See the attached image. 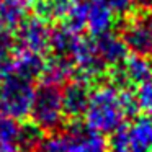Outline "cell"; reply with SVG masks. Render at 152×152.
Returning a JSON list of instances; mask_svg holds the SVG:
<instances>
[{"label":"cell","mask_w":152,"mask_h":152,"mask_svg":"<svg viewBox=\"0 0 152 152\" xmlns=\"http://www.w3.org/2000/svg\"><path fill=\"white\" fill-rule=\"evenodd\" d=\"M20 121L0 115V151L20 152Z\"/></svg>","instance_id":"cell-17"},{"label":"cell","mask_w":152,"mask_h":152,"mask_svg":"<svg viewBox=\"0 0 152 152\" xmlns=\"http://www.w3.org/2000/svg\"><path fill=\"white\" fill-rule=\"evenodd\" d=\"M85 7V30L90 36H100L111 31L116 15L106 0H83Z\"/></svg>","instance_id":"cell-8"},{"label":"cell","mask_w":152,"mask_h":152,"mask_svg":"<svg viewBox=\"0 0 152 152\" xmlns=\"http://www.w3.org/2000/svg\"><path fill=\"white\" fill-rule=\"evenodd\" d=\"M116 17H129L137 7V0H106Z\"/></svg>","instance_id":"cell-19"},{"label":"cell","mask_w":152,"mask_h":152,"mask_svg":"<svg viewBox=\"0 0 152 152\" xmlns=\"http://www.w3.org/2000/svg\"><path fill=\"white\" fill-rule=\"evenodd\" d=\"M51 25L39 17L25 18L17 30L13 31L15 43L20 49L31 51V53L46 56L49 51V39H51Z\"/></svg>","instance_id":"cell-6"},{"label":"cell","mask_w":152,"mask_h":152,"mask_svg":"<svg viewBox=\"0 0 152 152\" xmlns=\"http://www.w3.org/2000/svg\"><path fill=\"white\" fill-rule=\"evenodd\" d=\"M0 2H2V0H0Z\"/></svg>","instance_id":"cell-23"},{"label":"cell","mask_w":152,"mask_h":152,"mask_svg":"<svg viewBox=\"0 0 152 152\" xmlns=\"http://www.w3.org/2000/svg\"><path fill=\"white\" fill-rule=\"evenodd\" d=\"M34 152H67V149H66V144H64L62 136L53 134L44 137L41 145Z\"/></svg>","instance_id":"cell-20"},{"label":"cell","mask_w":152,"mask_h":152,"mask_svg":"<svg viewBox=\"0 0 152 152\" xmlns=\"http://www.w3.org/2000/svg\"><path fill=\"white\" fill-rule=\"evenodd\" d=\"M31 0H2L0 2V31H15L26 18Z\"/></svg>","instance_id":"cell-15"},{"label":"cell","mask_w":152,"mask_h":152,"mask_svg":"<svg viewBox=\"0 0 152 152\" xmlns=\"http://www.w3.org/2000/svg\"><path fill=\"white\" fill-rule=\"evenodd\" d=\"M44 61L46 59L41 54L20 49L17 46V53H15L13 62H12V74H17V75L25 77L28 80H34L41 77Z\"/></svg>","instance_id":"cell-14"},{"label":"cell","mask_w":152,"mask_h":152,"mask_svg":"<svg viewBox=\"0 0 152 152\" xmlns=\"http://www.w3.org/2000/svg\"><path fill=\"white\" fill-rule=\"evenodd\" d=\"M0 152H4V151H0Z\"/></svg>","instance_id":"cell-22"},{"label":"cell","mask_w":152,"mask_h":152,"mask_svg":"<svg viewBox=\"0 0 152 152\" xmlns=\"http://www.w3.org/2000/svg\"><path fill=\"white\" fill-rule=\"evenodd\" d=\"M115 74H118V83H126V85H136L145 82L152 77V64L149 62L147 57L137 56H126V59L115 67Z\"/></svg>","instance_id":"cell-11"},{"label":"cell","mask_w":152,"mask_h":152,"mask_svg":"<svg viewBox=\"0 0 152 152\" xmlns=\"http://www.w3.org/2000/svg\"><path fill=\"white\" fill-rule=\"evenodd\" d=\"M134 100H136V106L142 113L152 116V77L136 87Z\"/></svg>","instance_id":"cell-18"},{"label":"cell","mask_w":152,"mask_h":152,"mask_svg":"<svg viewBox=\"0 0 152 152\" xmlns=\"http://www.w3.org/2000/svg\"><path fill=\"white\" fill-rule=\"evenodd\" d=\"M88 95V82L77 79V77H72L69 82H66V87L62 88V105L66 119H77L83 116Z\"/></svg>","instance_id":"cell-9"},{"label":"cell","mask_w":152,"mask_h":152,"mask_svg":"<svg viewBox=\"0 0 152 152\" xmlns=\"http://www.w3.org/2000/svg\"><path fill=\"white\" fill-rule=\"evenodd\" d=\"M75 0H31L34 15L48 23H64Z\"/></svg>","instance_id":"cell-13"},{"label":"cell","mask_w":152,"mask_h":152,"mask_svg":"<svg viewBox=\"0 0 152 152\" xmlns=\"http://www.w3.org/2000/svg\"><path fill=\"white\" fill-rule=\"evenodd\" d=\"M121 38L134 54L147 59L152 57V10L141 8L126 17Z\"/></svg>","instance_id":"cell-4"},{"label":"cell","mask_w":152,"mask_h":152,"mask_svg":"<svg viewBox=\"0 0 152 152\" xmlns=\"http://www.w3.org/2000/svg\"><path fill=\"white\" fill-rule=\"evenodd\" d=\"M137 110L134 93L118 82H103L90 88L83 124L102 134H113Z\"/></svg>","instance_id":"cell-1"},{"label":"cell","mask_w":152,"mask_h":152,"mask_svg":"<svg viewBox=\"0 0 152 152\" xmlns=\"http://www.w3.org/2000/svg\"><path fill=\"white\" fill-rule=\"evenodd\" d=\"M123 132L126 137L129 152H152V116L139 115L129 123L123 126Z\"/></svg>","instance_id":"cell-10"},{"label":"cell","mask_w":152,"mask_h":152,"mask_svg":"<svg viewBox=\"0 0 152 152\" xmlns=\"http://www.w3.org/2000/svg\"><path fill=\"white\" fill-rule=\"evenodd\" d=\"M70 62L74 66V77L85 82L95 80L106 72V66L102 61L95 44V38L80 36L70 53Z\"/></svg>","instance_id":"cell-5"},{"label":"cell","mask_w":152,"mask_h":152,"mask_svg":"<svg viewBox=\"0 0 152 152\" xmlns=\"http://www.w3.org/2000/svg\"><path fill=\"white\" fill-rule=\"evenodd\" d=\"M30 116L31 121L44 132H53L62 128L67 119L64 113L61 85L43 82L38 88H34Z\"/></svg>","instance_id":"cell-2"},{"label":"cell","mask_w":152,"mask_h":152,"mask_svg":"<svg viewBox=\"0 0 152 152\" xmlns=\"http://www.w3.org/2000/svg\"><path fill=\"white\" fill-rule=\"evenodd\" d=\"M34 96L33 80H28L17 74L0 79V115L23 121L30 116L31 103Z\"/></svg>","instance_id":"cell-3"},{"label":"cell","mask_w":152,"mask_h":152,"mask_svg":"<svg viewBox=\"0 0 152 152\" xmlns=\"http://www.w3.org/2000/svg\"><path fill=\"white\" fill-rule=\"evenodd\" d=\"M67 152H110V141L105 134L93 131L85 124L67 126L62 134Z\"/></svg>","instance_id":"cell-7"},{"label":"cell","mask_w":152,"mask_h":152,"mask_svg":"<svg viewBox=\"0 0 152 152\" xmlns=\"http://www.w3.org/2000/svg\"><path fill=\"white\" fill-rule=\"evenodd\" d=\"M95 44L106 69L108 67H113V69L118 67L128 56V46L124 44L123 38L119 34H115L113 31L95 36Z\"/></svg>","instance_id":"cell-12"},{"label":"cell","mask_w":152,"mask_h":152,"mask_svg":"<svg viewBox=\"0 0 152 152\" xmlns=\"http://www.w3.org/2000/svg\"><path fill=\"white\" fill-rule=\"evenodd\" d=\"M74 77V66L70 59L62 56L53 54L44 61V67L41 72V79L46 83H54V85H62L69 82Z\"/></svg>","instance_id":"cell-16"},{"label":"cell","mask_w":152,"mask_h":152,"mask_svg":"<svg viewBox=\"0 0 152 152\" xmlns=\"http://www.w3.org/2000/svg\"><path fill=\"white\" fill-rule=\"evenodd\" d=\"M137 5L145 10H152V0H137Z\"/></svg>","instance_id":"cell-21"}]
</instances>
